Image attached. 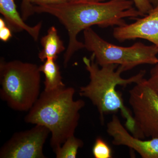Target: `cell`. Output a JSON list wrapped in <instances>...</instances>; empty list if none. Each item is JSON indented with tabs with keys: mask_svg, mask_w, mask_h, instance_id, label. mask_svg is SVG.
Listing matches in <instances>:
<instances>
[{
	"mask_svg": "<svg viewBox=\"0 0 158 158\" xmlns=\"http://www.w3.org/2000/svg\"><path fill=\"white\" fill-rule=\"evenodd\" d=\"M136 9L144 15L148 14L153 8L149 0H132Z\"/></svg>",
	"mask_w": 158,
	"mask_h": 158,
	"instance_id": "obj_16",
	"label": "cell"
},
{
	"mask_svg": "<svg viewBox=\"0 0 158 158\" xmlns=\"http://www.w3.org/2000/svg\"><path fill=\"white\" fill-rule=\"evenodd\" d=\"M0 13L12 31H26L35 41L38 40L42 22H39L34 27L27 24L18 11L15 0H0Z\"/></svg>",
	"mask_w": 158,
	"mask_h": 158,
	"instance_id": "obj_10",
	"label": "cell"
},
{
	"mask_svg": "<svg viewBox=\"0 0 158 158\" xmlns=\"http://www.w3.org/2000/svg\"><path fill=\"white\" fill-rule=\"evenodd\" d=\"M92 154L95 158H112L113 152L109 144L101 137H98L92 148Z\"/></svg>",
	"mask_w": 158,
	"mask_h": 158,
	"instance_id": "obj_14",
	"label": "cell"
},
{
	"mask_svg": "<svg viewBox=\"0 0 158 158\" xmlns=\"http://www.w3.org/2000/svg\"><path fill=\"white\" fill-rule=\"evenodd\" d=\"M120 119L113 114L107 125L106 131L116 146H124L135 151L142 158H158V138L148 140L131 135Z\"/></svg>",
	"mask_w": 158,
	"mask_h": 158,
	"instance_id": "obj_8",
	"label": "cell"
},
{
	"mask_svg": "<svg viewBox=\"0 0 158 158\" xmlns=\"http://www.w3.org/2000/svg\"><path fill=\"white\" fill-rule=\"evenodd\" d=\"M30 2L35 6L57 5L67 2L68 0H29Z\"/></svg>",
	"mask_w": 158,
	"mask_h": 158,
	"instance_id": "obj_19",
	"label": "cell"
},
{
	"mask_svg": "<svg viewBox=\"0 0 158 158\" xmlns=\"http://www.w3.org/2000/svg\"><path fill=\"white\" fill-rule=\"evenodd\" d=\"M42 50L38 54V58L42 62L48 58L56 60L58 55L65 49L63 41L60 39L56 27L52 26L49 28L47 34L40 40Z\"/></svg>",
	"mask_w": 158,
	"mask_h": 158,
	"instance_id": "obj_11",
	"label": "cell"
},
{
	"mask_svg": "<svg viewBox=\"0 0 158 158\" xmlns=\"http://www.w3.org/2000/svg\"><path fill=\"white\" fill-rule=\"evenodd\" d=\"M83 33L85 48L92 53L100 66L117 65L125 72L138 65H154L158 62V48L154 44L138 42L129 47L120 46L103 39L91 27Z\"/></svg>",
	"mask_w": 158,
	"mask_h": 158,
	"instance_id": "obj_5",
	"label": "cell"
},
{
	"mask_svg": "<svg viewBox=\"0 0 158 158\" xmlns=\"http://www.w3.org/2000/svg\"><path fill=\"white\" fill-rule=\"evenodd\" d=\"M75 93L72 87L44 90L25 117L27 123L41 125L49 130L50 145L54 152L74 135L78 125L80 112L85 102L82 99L75 100Z\"/></svg>",
	"mask_w": 158,
	"mask_h": 158,
	"instance_id": "obj_3",
	"label": "cell"
},
{
	"mask_svg": "<svg viewBox=\"0 0 158 158\" xmlns=\"http://www.w3.org/2000/svg\"><path fill=\"white\" fill-rule=\"evenodd\" d=\"M50 134L48 128L39 124L15 133L0 149V158H46L43 148Z\"/></svg>",
	"mask_w": 158,
	"mask_h": 158,
	"instance_id": "obj_7",
	"label": "cell"
},
{
	"mask_svg": "<svg viewBox=\"0 0 158 158\" xmlns=\"http://www.w3.org/2000/svg\"><path fill=\"white\" fill-rule=\"evenodd\" d=\"M84 146V142L75 135L69 138L55 151L57 158H75L79 148Z\"/></svg>",
	"mask_w": 158,
	"mask_h": 158,
	"instance_id": "obj_13",
	"label": "cell"
},
{
	"mask_svg": "<svg viewBox=\"0 0 158 158\" xmlns=\"http://www.w3.org/2000/svg\"><path fill=\"white\" fill-rule=\"evenodd\" d=\"M83 62L89 74L90 81L86 86L80 87V96L90 100L97 109L101 122H104L105 116L116 114L118 111L126 119L127 129L134 135L135 124L131 112L125 105L122 95L116 90L118 85L126 87L137 84L144 78L145 70L128 78L122 77L124 70L117 65L100 66L96 63L93 54L90 58L85 57Z\"/></svg>",
	"mask_w": 158,
	"mask_h": 158,
	"instance_id": "obj_2",
	"label": "cell"
},
{
	"mask_svg": "<svg viewBox=\"0 0 158 158\" xmlns=\"http://www.w3.org/2000/svg\"><path fill=\"white\" fill-rule=\"evenodd\" d=\"M150 3L152 4L153 7L156 6L158 4V0H149Z\"/></svg>",
	"mask_w": 158,
	"mask_h": 158,
	"instance_id": "obj_21",
	"label": "cell"
},
{
	"mask_svg": "<svg viewBox=\"0 0 158 158\" xmlns=\"http://www.w3.org/2000/svg\"><path fill=\"white\" fill-rule=\"evenodd\" d=\"M34 6L30 2L29 0L22 1L21 9L22 17L24 20L27 19L31 15L34 14Z\"/></svg>",
	"mask_w": 158,
	"mask_h": 158,
	"instance_id": "obj_17",
	"label": "cell"
},
{
	"mask_svg": "<svg viewBox=\"0 0 158 158\" xmlns=\"http://www.w3.org/2000/svg\"><path fill=\"white\" fill-rule=\"evenodd\" d=\"M151 69L149 78L147 79L152 88L158 94V62Z\"/></svg>",
	"mask_w": 158,
	"mask_h": 158,
	"instance_id": "obj_18",
	"label": "cell"
},
{
	"mask_svg": "<svg viewBox=\"0 0 158 158\" xmlns=\"http://www.w3.org/2000/svg\"><path fill=\"white\" fill-rule=\"evenodd\" d=\"M113 36L121 42L145 40L158 48V4L141 18H136L135 22L114 28Z\"/></svg>",
	"mask_w": 158,
	"mask_h": 158,
	"instance_id": "obj_9",
	"label": "cell"
},
{
	"mask_svg": "<svg viewBox=\"0 0 158 158\" xmlns=\"http://www.w3.org/2000/svg\"><path fill=\"white\" fill-rule=\"evenodd\" d=\"M39 66V70L45 76L44 82V91H52L64 88L63 83L59 65L56 60L48 58Z\"/></svg>",
	"mask_w": 158,
	"mask_h": 158,
	"instance_id": "obj_12",
	"label": "cell"
},
{
	"mask_svg": "<svg viewBox=\"0 0 158 158\" xmlns=\"http://www.w3.org/2000/svg\"><path fill=\"white\" fill-rule=\"evenodd\" d=\"M11 31L5 19L0 18V40L3 42L8 41L12 37Z\"/></svg>",
	"mask_w": 158,
	"mask_h": 158,
	"instance_id": "obj_15",
	"label": "cell"
},
{
	"mask_svg": "<svg viewBox=\"0 0 158 158\" xmlns=\"http://www.w3.org/2000/svg\"><path fill=\"white\" fill-rule=\"evenodd\" d=\"M39 66L19 60L0 61V97L15 111H29L40 95Z\"/></svg>",
	"mask_w": 158,
	"mask_h": 158,
	"instance_id": "obj_4",
	"label": "cell"
},
{
	"mask_svg": "<svg viewBox=\"0 0 158 158\" xmlns=\"http://www.w3.org/2000/svg\"><path fill=\"white\" fill-rule=\"evenodd\" d=\"M132 0H110L102 2H67L57 5L34 6V12L55 16L68 32L69 42L64 55V67L74 54L85 48L78 40V34L93 26L102 28L120 27L127 24L125 19L144 16L134 7Z\"/></svg>",
	"mask_w": 158,
	"mask_h": 158,
	"instance_id": "obj_1",
	"label": "cell"
},
{
	"mask_svg": "<svg viewBox=\"0 0 158 158\" xmlns=\"http://www.w3.org/2000/svg\"><path fill=\"white\" fill-rule=\"evenodd\" d=\"M129 103L135 124L133 136L158 138V94L144 78L129 91Z\"/></svg>",
	"mask_w": 158,
	"mask_h": 158,
	"instance_id": "obj_6",
	"label": "cell"
},
{
	"mask_svg": "<svg viewBox=\"0 0 158 158\" xmlns=\"http://www.w3.org/2000/svg\"><path fill=\"white\" fill-rule=\"evenodd\" d=\"M106 1H107V0H68L69 2H102Z\"/></svg>",
	"mask_w": 158,
	"mask_h": 158,
	"instance_id": "obj_20",
	"label": "cell"
}]
</instances>
